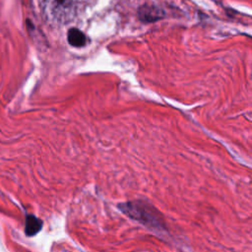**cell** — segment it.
Listing matches in <instances>:
<instances>
[{"mask_svg": "<svg viewBox=\"0 0 252 252\" xmlns=\"http://www.w3.org/2000/svg\"><path fill=\"white\" fill-rule=\"evenodd\" d=\"M44 19L52 25H66L79 13V0H38Z\"/></svg>", "mask_w": 252, "mask_h": 252, "instance_id": "1", "label": "cell"}, {"mask_svg": "<svg viewBox=\"0 0 252 252\" xmlns=\"http://www.w3.org/2000/svg\"><path fill=\"white\" fill-rule=\"evenodd\" d=\"M139 17L144 22H155L163 17V12L158 7L145 5L139 10Z\"/></svg>", "mask_w": 252, "mask_h": 252, "instance_id": "2", "label": "cell"}, {"mask_svg": "<svg viewBox=\"0 0 252 252\" xmlns=\"http://www.w3.org/2000/svg\"><path fill=\"white\" fill-rule=\"evenodd\" d=\"M67 40L70 45L74 47H82L86 45L87 37L83 32L78 29H70L67 33Z\"/></svg>", "mask_w": 252, "mask_h": 252, "instance_id": "3", "label": "cell"}, {"mask_svg": "<svg viewBox=\"0 0 252 252\" xmlns=\"http://www.w3.org/2000/svg\"><path fill=\"white\" fill-rule=\"evenodd\" d=\"M42 226V221L37 219L36 217L32 216V215H29L26 219V234L28 236H32L34 234H36Z\"/></svg>", "mask_w": 252, "mask_h": 252, "instance_id": "4", "label": "cell"}]
</instances>
